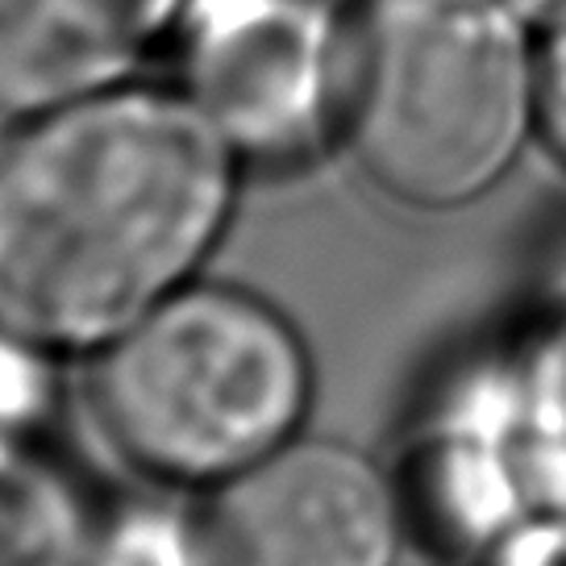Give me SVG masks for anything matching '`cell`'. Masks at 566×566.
Masks as SVG:
<instances>
[{"instance_id":"6da1fadb","label":"cell","mask_w":566,"mask_h":566,"mask_svg":"<svg viewBox=\"0 0 566 566\" xmlns=\"http://www.w3.org/2000/svg\"><path fill=\"white\" fill-rule=\"evenodd\" d=\"M242 184L171 80L0 113V334L84 367L209 275Z\"/></svg>"},{"instance_id":"7c38bea8","label":"cell","mask_w":566,"mask_h":566,"mask_svg":"<svg viewBox=\"0 0 566 566\" xmlns=\"http://www.w3.org/2000/svg\"><path fill=\"white\" fill-rule=\"evenodd\" d=\"M475 566H566V513H554V509L530 513Z\"/></svg>"},{"instance_id":"8fae6325","label":"cell","mask_w":566,"mask_h":566,"mask_svg":"<svg viewBox=\"0 0 566 566\" xmlns=\"http://www.w3.org/2000/svg\"><path fill=\"white\" fill-rule=\"evenodd\" d=\"M54 363L0 334V424H38L46 412V379Z\"/></svg>"},{"instance_id":"3957f363","label":"cell","mask_w":566,"mask_h":566,"mask_svg":"<svg viewBox=\"0 0 566 566\" xmlns=\"http://www.w3.org/2000/svg\"><path fill=\"white\" fill-rule=\"evenodd\" d=\"M101 442L150 492L200 495L313 429L317 354L259 287L200 275L84 363Z\"/></svg>"},{"instance_id":"52a82bcc","label":"cell","mask_w":566,"mask_h":566,"mask_svg":"<svg viewBox=\"0 0 566 566\" xmlns=\"http://www.w3.org/2000/svg\"><path fill=\"white\" fill-rule=\"evenodd\" d=\"M188 0H0V113L142 80Z\"/></svg>"},{"instance_id":"277c9868","label":"cell","mask_w":566,"mask_h":566,"mask_svg":"<svg viewBox=\"0 0 566 566\" xmlns=\"http://www.w3.org/2000/svg\"><path fill=\"white\" fill-rule=\"evenodd\" d=\"M350 0H188L171 84L250 171L337 155Z\"/></svg>"},{"instance_id":"8992f818","label":"cell","mask_w":566,"mask_h":566,"mask_svg":"<svg viewBox=\"0 0 566 566\" xmlns=\"http://www.w3.org/2000/svg\"><path fill=\"white\" fill-rule=\"evenodd\" d=\"M388 462L408 558L475 566L537 513L516 433L513 354L462 363L417 408Z\"/></svg>"},{"instance_id":"ba28073f","label":"cell","mask_w":566,"mask_h":566,"mask_svg":"<svg viewBox=\"0 0 566 566\" xmlns=\"http://www.w3.org/2000/svg\"><path fill=\"white\" fill-rule=\"evenodd\" d=\"M105 513L38 424H0V566H92Z\"/></svg>"},{"instance_id":"7a4b0ae2","label":"cell","mask_w":566,"mask_h":566,"mask_svg":"<svg viewBox=\"0 0 566 566\" xmlns=\"http://www.w3.org/2000/svg\"><path fill=\"white\" fill-rule=\"evenodd\" d=\"M537 146L521 0H350L337 155L388 205L462 212Z\"/></svg>"},{"instance_id":"5b68a950","label":"cell","mask_w":566,"mask_h":566,"mask_svg":"<svg viewBox=\"0 0 566 566\" xmlns=\"http://www.w3.org/2000/svg\"><path fill=\"white\" fill-rule=\"evenodd\" d=\"M188 504L200 566H400L408 558L388 462L313 429L188 495Z\"/></svg>"},{"instance_id":"30bf717a","label":"cell","mask_w":566,"mask_h":566,"mask_svg":"<svg viewBox=\"0 0 566 566\" xmlns=\"http://www.w3.org/2000/svg\"><path fill=\"white\" fill-rule=\"evenodd\" d=\"M533 92L537 146L566 171V0H549L533 18Z\"/></svg>"},{"instance_id":"4fadbf2b","label":"cell","mask_w":566,"mask_h":566,"mask_svg":"<svg viewBox=\"0 0 566 566\" xmlns=\"http://www.w3.org/2000/svg\"><path fill=\"white\" fill-rule=\"evenodd\" d=\"M521 4H525V9H530L533 18H537V13H542V9H546L549 0H521Z\"/></svg>"},{"instance_id":"9c48e42d","label":"cell","mask_w":566,"mask_h":566,"mask_svg":"<svg viewBox=\"0 0 566 566\" xmlns=\"http://www.w3.org/2000/svg\"><path fill=\"white\" fill-rule=\"evenodd\" d=\"M513 354L516 433L537 509L566 513V280Z\"/></svg>"}]
</instances>
